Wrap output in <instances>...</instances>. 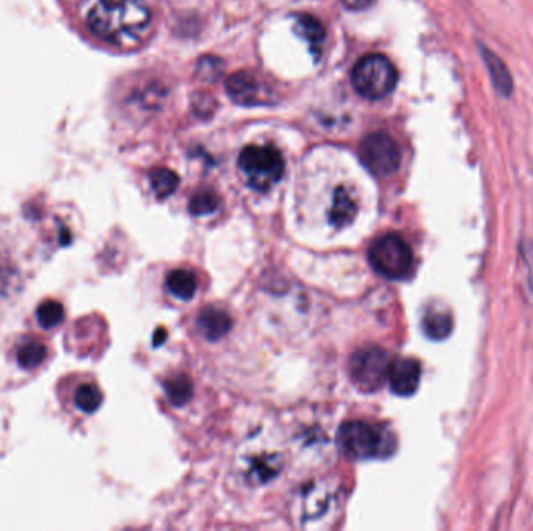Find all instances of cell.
<instances>
[{
    "label": "cell",
    "mask_w": 533,
    "mask_h": 531,
    "mask_svg": "<svg viewBox=\"0 0 533 531\" xmlns=\"http://www.w3.org/2000/svg\"><path fill=\"white\" fill-rule=\"evenodd\" d=\"M87 27L100 40L117 47H133L150 27L147 0H87Z\"/></svg>",
    "instance_id": "cell-1"
},
{
    "label": "cell",
    "mask_w": 533,
    "mask_h": 531,
    "mask_svg": "<svg viewBox=\"0 0 533 531\" xmlns=\"http://www.w3.org/2000/svg\"><path fill=\"white\" fill-rule=\"evenodd\" d=\"M337 445L343 455L353 460L385 458L396 449L392 432L359 419L343 422L337 432Z\"/></svg>",
    "instance_id": "cell-2"
},
{
    "label": "cell",
    "mask_w": 533,
    "mask_h": 531,
    "mask_svg": "<svg viewBox=\"0 0 533 531\" xmlns=\"http://www.w3.org/2000/svg\"><path fill=\"white\" fill-rule=\"evenodd\" d=\"M353 86L368 100L387 97L398 83V72L394 64L385 55L370 53L360 58L351 74Z\"/></svg>",
    "instance_id": "cell-3"
},
{
    "label": "cell",
    "mask_w": 533,
    "mask_h": 531,
    "mask_svg": "<svg viewBox=\"0 0 533 531\" xmlns=\"http://www.w3.org/2000/svg\"><path fill=\"white\" fill-rule=\"evenodd\" d=\"M368 260L375 272L390 281L406 279L413 266V255L406 240L389 232L377 237L368 249Z\"/></svg>",
    "instance_id": "cell-4"
},
{
    "label": "cell",
    "mask_w": 533,
    "mask_h": 531,
    "mask_svg": "<svg viewBox=\"0 0 533 531\" xmlns=\"http://www.w3.org/2000/svg\"><path fill=\"white\" fill-rule=\"evenodd\" d=\"M239 167L253 189L266 192L281 181L285 166L283 155L275 147L251 145L240 153Z\"/></svg>",
    "instance_id": "cell-5"
},
{
    "label": "cell",
    "mask_w": 533,
    "mask_h": 531,
    "mask_svg": "<svg viewBox=\"0 0 533 531\" xmlns=\"http://www.w3.org/2000/svg\"><path fill=\"white\" fill-rule=\"evenodd\" d=\"M392 362L390 354L383 347H360L349 360V374L359 390L375 393L389 379Z\"/></svg>",
    "instance_id": "cell-6"
},
{
    "label": "cell",
    "mask_w": 533,
    "mask_h": 531,
    "mask_svg": "<svg viewBox=\"0 0 533 531\" xmlns=\"http://www.w3.org/2000/svg\"><path fill=\"white\" fill-rule=\"evenodd\" d=\"M57 394L64 410L80 415H93L99 410L104 400V392L99 383L89 375L78 373L61 377L57 387Z\"/></svg>",
    "instance_id": "cell-7"
},
{
    "label": "cell",
    "mask_w": 533,
    "mask_h": 531,
    "mask_svg": "<svg viewBox=\"0 0 533 531\" xmlns=\"http://www.w3.org/2000/svg\"><path fill=\"white\" fill-rule=\"evenodd\" d=\"M359 157L375 176H390L401 164V151L393 138L385 133H371L362 139Z\"/></svg>",
    "instance_id": "cell-8"
},
{
    "label": "cell",
    "mask_w": 533,
    "mask_h": 531,
    "mask_svg": "<svg viewBox=\"0 0 533 531\" xmlns=\"http://www.w3.org/2000/svg\"><path fill=\"white\" fill-rule=\"evenodd\" d=\"M52 356V345L44 335L29 332L19 335L12 346V357L21 370H41Z\"/></svg>",
    "instance_id": "cell-9"
},
{
    "label": "cell",
    "mask_w": 533,
    "mask_h": 531,
    "mask_svg": "<svg viewBox=\"0 0 533 531\" xmlns=\"http://www.w3.org/2000/svg\"><path fill=\"white\" fill-rule=\"evenodd\" d=\"M421 381V364L415 358H396L390 368V388L398 396H411Z\"/></svg>",
    "instance_id": "cell-10"
},
{
    "label": "cell",
    "mask_w": 533,
    "mask_h": 531,
    "mask_svg": "<svg viewBox=\"0 0 533 531\" xmlns=\"http://www.w3.org/2000/svg\"><path fill=\"white\" fill-rule=\"evenodd\" d=\"M226 91L236 104H244V106L261 104L262 93H264L261 83L247 72H238L230 76L226 81Z\"/></svg>",
    "instance_id": "cell-11"
},
{
    "label": "cell",
    "mask_w": 533,
    "mask_h": 531,
    "mask_svg": "<svg viewBox=\"0 0 533 531\" xmlns=\"http://www.w3.org/2000/svg\"><path fill=\"white\" fill-rule=\"evenodd\" d=\"M198 330L204 335V338L217 341L223 338L231 330V317L217 307H206L197 318Z\"/></svg>",
    "instance_id": "cell-12"
},
{
    "label": "cell",
    "mask_w": 533,
    "mask_h": 531,
    "mask_svg": "<svg viewBox=\"0 0 533 531\" xmlns=\"http://www.w3.org/2000/svg\"><path fill=\"white\" fill-rule=\"evenodd\" d=\"M356 214H357V204L353 194L345 187H339L332 198V206L330 211V223L336 228H347L351 225Z\"/></svg>",
    "instance_id": "cell-13"
},
{
    "label": "cell",
    "mask_w": 533,
    "mask_h": 531,
    "mask_svg": "<svg viewBox=\"0 0 533 531\" xmlns=\"http://www.w3.org/2000/svg\"><path fill=\"white\" fill-rule=\"evenodd\" d=\"M166 287H167L168 293L174 295L175 298L189 301L197 292V277L189 270H174V272L168 273Z\"/></svg>",
    "instance_id": "cell-14"
},
{
    "label": "cell",
    "mask_w": 533,
    "mask_h": 531,
    "mask_svg": "<svg viewBox=\"0 0 533 531\" xmlns=\"http://www.w3.org/2000/svg\"><path fill=\"white\" fill-rule=\"evenodd\" d=\"M35 318L41 329H57L66 320V307L61 301L46 298L36 307Z\"/></svg>",
    "instance_id": "cell-15"
},
{
    "label": "cell",
    "mask_w": 533,
    "mask_h": 531,
    "mask_svg": "<svg viewBox=\"0 0 533 531\" xmlns=\"http://www.w3.org/2000/svg\"><path fill=\"white\" fill-rule=\"evenodd\" d=\"M482 58L487 64L492 85L504 97H509L511 91H513V81H511L510 72L505 68L502 59L498 58L494 53L490 52L488 49H483V47H482Z\"/></svg>",
    "instance_id": "cell-16"
},
{
    "label": "cell",
    "mask_w": 533,
    "mask_h": 531,
    "mask_svg": "<svg viewBox=\"0 0 533 531\" xmlns=\"http://www.w3.org/2000/svg\"><path fill=\"white\" fill-rule=\"evenodd\" d=\"M16 273L18 266L13 259L12 247L5 242V238H0V298L12 289Z\"/></svg>",
    "instance_id": "cell-17"
},
{
    "label": "cell",
    "mask_w": 533,
    "mask_h": 531,
    "mask_svg": "<svg viewBox=\"0 0 533 531\" xmlns=\"http://www.w3.org/2000/svg\"><path fill=\"white\" fill-rule=\"evenodd\" d=\"M295 32L302 38L308 40L309 46L312 47V50H317V52L320 50V46L325 42V27H323V23L320 22L319 19L312 18V16L298 18L295 23Z\"/></svg>",
    "instance_id": "cell-18"
},
{
    "label": "cell",
    "mask_w": 533,
    "mask_h": 531,
    "mask_svg": "<svg viewBox=\"0 0 533 531\" xmlns=\"http://www.w3.org/2000/svg\"><path fill=\"white\" fill-rule=\"evenodd\" d=\"M167 399L174 405H185L192 398V382L187 375L176 374L164 382Z\"/></svg>",
    "instance_id": "cell-19"
},
{
    "label": "cell",
    "mask_w": 533,
    "mask_h": 531,
    "mask_svg": "<svg viewBox=\"0 0 533 531\" xmlns=\"http://www.w3.org/2000/svg\"><path fill=\"white\" fill-rule=\"evenodd\" d=\"M279 468L281 466H279L278 455H261L251 463L248 471L249 479L256 483H266L278 475L281 471Z\"/></svg>",
    "instance_id": "cell-20"
},
{
    "label": "cell",
    "mask_w": 533,
    "mask_h": 531,
    "mask_svg": "<svg viewBox=\"0 0 533 531\" xmlns=\"http://www.w3.org/2000/svg\"><path fill=\"white\" fill-rule=\"evenodd\" d=\"M423 330L432 340H445L451 334V317L445 312H429L423 318Z\"/></svg>",
    "instance_id": "cell-21"
},
{
    "label": "cell",
    "mask_w": 533,
    "mask_h": 531,
    "mask_svg": "<svg viewBox=\"0 0 533 531\" xmlns=\"http://www.w3.org/2000/svg\"><path fill=\"white\" fill-rule=\"evenodd\" d=\"M150 184L158 198H167L176 191L180 178L170 168H157L150 175Z\"/></svg>",
    "instance_id": "cell-22"
},
{
    "label": "cell",
    "mask_w": 533,
    "mask_h": 531,
    "mask_svg": "<svg viewBox=\"0 0 533 531\" xmlns=\"http://www.w3.org/2000/svg\"><path fill=\"white\" fill-rule=\"evenodd\" d=\"M219 197L214 191L211 189H202V191L195 192L189 200V211L194 215H209L212 214L219 208Z\"/></svg>",
    "instance_id": "cell-23"
},
{
    "label": "cell",
    "mask_w": 533,
    "mask_h": 531,
    "mask_svg": "<svg viewBox=\"0 0 533 531\" xmlns=\"http://www.w3.org/2000/svg\"><path fill=\"white\" fill-rule=\"evenodd\" d=\"M309 502L306 503V508L304 513L308 516H320V514L326 511V496L325 494H319V496H313V492H311L308 496Z\"/></svg>",
    "instance_id": "cell-24"
},
{
    "label": "cell",
    "mask_w": 533,
    "mask_h": 531,
    "mask_svg": "<svg viewBox=\"0 0 533 531\" xmlns=\"http://www.w3.org/2000/svg\"><path fill=\"white\" fill-rule=\"evenodd\" d=\"M342 4L347 6V8H349V10L360 12V10L370 8V6L375 4V0H342Z\"/></svg>",
    "instance_id": "cell-25"
}]
</instances>
